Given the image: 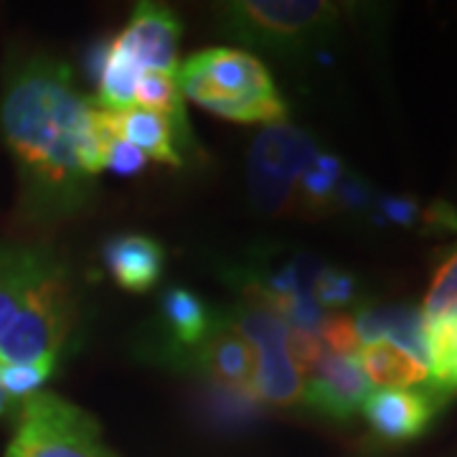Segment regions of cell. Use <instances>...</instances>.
<instances>
[{
	"mask_svg": "<svg viewBox=\"0 0 457 457\" xmlns=\"http://www.w3.org/2000/svg\"><path fill=\"white\" fill-rule=\"evenodd\" d=\"M0 130L26 224L51 227L89 209L112 130L71 66L49 51L13 54L3 69Z\"/></svg>",
	"mask_w": 457,
	"mask_h": 457,
	"instance_id": "1",
	"label": "cell"
},
{
	"mask_svg": "<svg viewBox=\"0 0 457 457\" xmlns=\"http://www.w3.org/2000/svg\"><path fill=\"white\" fill-rule=\"evenodd\" d=\"M173 79L180 97L231 122L275 125L287 117V104L279 97L272 74L249 51H198Z\"/></svg>",
	"mask_w": 457,
	"mask_h": 457,
	"instance_id": "2",
	"label": "cell"
},
{
	"mask_svg": "<svg viewBox=\"0 0 457 457\" xmlns=\"http://www.w3.org/2000/svg\"><path fill=\"white\" fill-rule=\"evenodd\" d=\"M341 16V5L323 0H242L219 8V29L254 49L295 56L328 41L338 31Z\"/></svg>",
	"mask_w": 457,
	"mask_h": 457,
	"instance_id": "3",
	"label": "cell"
},
{
	"mask_svg": "<svg viewBox=\"0 0 457 457\" xmlns=\"http://www.w3.org/2000/svg\"><path fill=\"white\" fill-rule=\"evenodd\" d=\"M5 457H120L97 420L54 392L18 402Z\"/></svg>",
	"mask_w": 457,
	"mask_h": 457,
	"instance_id": "4",
	"label": "cell"
},
{
	"mask_svg": "<svg viewBox=\"0 0 457 457\" xmlns=\"http://www.w3.org/2000/svg\"><path fill=\"white\" fill-rule=\"evenodd\" d=\"M254 351L252 389L257 399L272 407H295L305 399V378L297 374L290 359V326L278 311L257 300L237 303L224 315Z\"/></svg>",
	"mask_w": 457,
	"mask_h": 457,
	"instance_id": "5",
	"label": "cell"
},
{
	"mask_svg": "<svg viewBox=\"0 0 457 457\" xmlns=\"http://www.w3.org/2000/svg\"><path fill=\"white\" fill-rule=\"evenodd\" d=\"M318 143L300 128L285 122L267 125L249 150V196L264 213L293 209L303 173L318 158Z\"/></svg>",
	"mask_w": 457,
	"mask_h": 457,
	"instance_id": "6",
	"label": "cell"
},
{
	"mask_svg": "<svg viewBox=\"0 0 457 457\" xmlns=\"http://www.w3.org/2000/svg\"><path fill=\"white\" fill-rule=\"evenodd\" d=\"M77 318L69 267L51 278L0 336V363L56 361Z\"/></svg>",
	"mask_w": 457,
	"mask_h": 457,
	"instance_id": "7",
	"label": "cell"
},
{
	"mask_svg": "<svg viewBox=\"0 0 457 457\" xmlns=\"http://www.w3.org/2000/svg\"><path fill=\"white\" fill-rule=\"evenodd\" d=\"M179 16L161 3H137L130 23L112 38L114 46L132 59L143 74L153 71L165 77H176L179 71Z\"/></svg>",
	"mask_w": 457,
	"mask_h": 457,
	"instance_id": "8",
	"label": "cell"
},
{
	"mask_svg": "<svg viewBox=\"0 0 457 457\" xmlns=\"http://www.w3.org/2000/svg\"><path fill=\"white\" fill-rule=\"evenodd\" d=\"M66 264L46 246L0 242V336L18 318L31 297Z\"/></svg>",
	"mask_w": 457,
	"mask_h": 457,
	"instance_id": "9",
	"label": "cell"
},
{
	"mask_svg": "<svg viewBox=\"0 0 457 457\" xmlns=\"http://www.w3.org/2000/svg\"><path fill=\"white\" fill-rule=\"evenodd\" d=\"M371 394V384L361 369L359 356H333L326 353L315 374L305 384V404L330 420L353 417Z\"/></svg>",
	"mask_w": 457,
	"mask_h": 457,
	"instance_id": "10",
	"label": "cell"
},
{
	"mask_svg": "<svg viewBox=\"0 0 457 457\" xmlns=\"http://www.w3.org/2000/svg\"><path fill=\"white\" fill-rule=\"evenodd\" d=\"M186 353L191 356V366L201 371V376H206L209 384L228 389H252L254 351L227 318L213 320L206 338Z\"/></svg>",
	"mask_w": 457,
	"mask_h": 457,
	"instance_id": "11",
	"label": "cell"
},
{
	"mask_svg": "<svg viewBox=\"0 0 457 457\" xmlns=\"http://www.w3.org/2000/svg\"><path fill=\"white\" fill-rule=\"evenodd\" d=\"M363 417L381 440L407 442L425 432L435 411L437 399L427 389L411 392H374L363 402Z\"/></svg>",
	"mask_w": 457,
	"mask_h": 457,
	"instance_id": "12",
	"label": "cell"
},
{
	"mask_svg": "<svg viewBox=\"0 0 457 457\" xmlns=\"http://www.w3.org/2000/svg\"><path fill=\"white\" fill-rule=\"evenodd\" d=\"M102 260L122 290L143 295L163 275L165 252L147 234H117L107 239Z\"/></svg>",
	"mask_w": 457,
	"mask_h": 457,
	"instance_id": "13",
	"label": "cell"
},
{
	"mask_svg": "<svg viewBox=\"0 0 457 457\" xmlns=\"http://www.w3.org/2000/svg\"><path fill=\"white\" fill-rule=\"evenodd\" d=\"M359 363L369 384L378 386L381 392H411V389L429 392L432 386V374L425 361L389 338L363 343Z\"/></svg>",
	"mask_w": 457,
	"mask_h": 457,
	"instance_id": "14",
	"label": "cell"
},
{
	"mask_svg": "<svg viewBox=\"0 0 457 457\" xmlns=\"http://www.w3.org/2000/svg\"><path fill=\"white\" fill-rule=\"evenodd\" d=\"M104 110V107H102ZM107 125L117 137L128 140L135 147H140L150 161L180 168L183 155H180L176 132L163 114L145 110V107H125V110H104Z\"/></svg>",
	"mask_w": 457,
	"mask_h": 457,
	"instance_id": "15",
	"label": "cell"
},
{
	"mask_svg": "<svg viewBox=\"0 0 457 457\" xmlns=\"http://www.w3.org/2000/svg\"><path fill=\"white\" fill-rule=\"evenodd\" d=\"M422 333L457 343V245L437 267L420 311Z\"/></svg>",
	"mask_w": 457,
	"mask_h": 457,
	"instance_id": "16",
	"label": "cell"
},
{
	"mask_svg": "<svg viewBox=\"0 0 457 457\" xmlns=\"http://www.w3.org/2000/svg\"><path fill=\"white\" fill-rule=\"evenodd\" d=\"M161 318L165 333L179 351H191L206 338L213 320L204 300L186 287H168L161 297Z\"/></svg>",
	"mask_w": 457,
	"mask_h": 457,
	"instance_id": "17",
	"label": "cell"
},
{
	"mask_svg": "<svg viewBox=\"0 0 457 457\" xmlns=\"http://www.w3.org/2000/svg\"><path fill=\"white\" fill-rule=\"evenodd\" d=\"M135 104L137 107H145L153 112L163 114L165 120L170 122V128L176 132V143H179L180 155L186 150L194 147V135H191V122H188V114H186V104L180 97L179 87L173 77H165V74H153L145 71L137 82V92H135Z\"/></svg>",
	"mask_w": 457,
	"mask_h": 457,
	"instance_id": "18",
	"label": "cell"
},
{
	"mask_svg": "<svg viewBox=\"0 0 457 457\" xmlns=\"http://www.w3.org/2000/svg\"><path fill=\"white\" fill-rule=\"evenodd\" d=\"M143 71L110 41V56L97 82V102L104 110H125L135 104V92Z\"/></svg>",
	"mask_w": 457,
	"mask_h": 457,
	"instance_id": "19",
	"label": "cell"
},
{
	"mask_svg": "<svg viewBox=\"0 0 457 457\" xmlns=\"http://www.w3.org/2000/svg\"><path fill=\"white\" fill-rule=\"evenodd\" d=\"M343 180V163L333 153H318V158L303 173L297 186V201L303 212H328L336 201V188Z\"/></svg>",
	"mask_w": 457,
	"mask_h": 457,
	"instance_id": "20",
	"label": "cell"
},
{
	"mask_svg": "<svg viewBox=\"0 0 457 457\" xmlns=\"http://www.w3.org/2000/svg\"><path fill=\"white\" fill-rule=\"evenodd\" d=\"M260 404L254 389H228L209 384L204 394V411L209 414L213 425L224 429L249 425V420L260 414Z\"/></svg>",
	"mask_w": 457,
	"mask_h": 457,
	"instance_id": "21",
	"label": "cell"
},
{
	"mask_svg": "<svg viewBox=\"0 0 457 457\" xmlns=\"http://www.w3.org/2000/svg\"><path fill=\"white\" fill-rule=\"evenodd\" d=\"M56 369V361H33V363H0V386L8 399L23 402L41 392Z\"/></svg>",
	"mask_w": 457,
	"mask_h": 457,
	"instance_id": "22",
	"label": "cell"
},
{
	"mask_svg": "<svg viewBox=\"0 0 457 457\" xmlns=\"http://www.w3.org/2000/svg\"><path fill=\"white\" fill-rule=\"evenodd\" d=\"M318 336L326 345L328 353L333 356H359L361 348H363V341L359 336V328H356V318L348 315V312H333V315H326L323 323L318 328Z\"/></svg>",
	"mask_w": 457,
	"mask_h": 457,
	"instance_id": "23",
	"label": "cell"
},
{
	"mask_svg": "<svg viewBox=\"0 0 457 457\" xmlns=\"http://www.w3.org/2000/svg\"><path fill=\"white\" fill-rule=\"evenodd\" d=\"M312 297L320 308L341 311L356 297V278L351 272H343L336 267H323L312 285Z\"/></svg>",
	"mask_w": 457,
	"mask_h": 457,
	"instance_id": "24",
	"label": "cell"
},
{
	"mask_svg": "<svg viewBox=\"0 0 457 457\" xmlns=\"http://www.w3.org/2000/svg\"><path fill=\"white\" fill-rule=\"evenodd\" d=\"M290 359L293 366L297 369V374L303 378H311L318 369V363L326 356V345L320 341V336L315 330H300V328H290Z\"/></svg>",
	"mask_w": 457,
	"mask_h": 457,
	"instance_id": "25",
	"label": "cell"
},
{
	"mask_svg": "<svg viewBox=\"0 0 457 457\" xmlns=\"http://www.w3.org/2000/svg\"><path fill=\"white\" fill-rule=\"evenodd\" d=\"M147 161L150 158L140 147H135L128 140L117 137V135H112L107 147H104V170H110L114 176H128V179L137 176V173L145 170Z\"/></svg>",
	"mask_w": 457,
	"mask_h": 457,
	"instance_id": "26",
	"label": "cell"
},
{
	"mask_svg": "<svg viewBox=\"0 0 457 457\" xmlns=\"http://www.w3.org/2000/svg\"><path fill=\"white\" fill-rule=\"evenodd\" d=\"M381 213L394 221V224H399V227H411L422 213L417 209V204L411 201V198L404 196H392V198H384L381 201Z\"/></svg>",
	"mask_w": 457,
	"mask_h": 457,
	"instance_id": "27",
	"label": "cell"
},
{
	"mask_svg": "<svg viewBox=\"0 0 457 457\" xmlns=\"http://www.w3.org/2000/svg\"><path fill=\"white\" fill-rule=\"evenodd\" d=\"M422 219H425L427 228H432V231H457V212L453 206H447L445 201L432 204L422 213Z\"/></svg>",
	"mask_w": 457,
	"mask_h": 457,
	"instance_id": "28",
	"label": "cell"
},
{
	"mask_svg": "<svg viewBox=\"0 0 457 457\" xmlns=\"http://www.w3.org/2000/svg\"><path fill=\"white\" fill-rule=\"evenodd\" d=\"M8 409V396L3 392V386H0V417H3V411Z\"/></svg>",
	"mask_w": 457,
	"mask_h": 457,
	"instance_id": "29",
	"label": "cell"
}]
</instances>
